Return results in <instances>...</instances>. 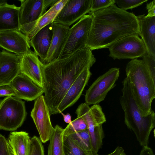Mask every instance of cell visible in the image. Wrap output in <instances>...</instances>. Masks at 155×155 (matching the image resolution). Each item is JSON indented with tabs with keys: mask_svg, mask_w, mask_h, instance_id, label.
<instances>
[{
	"mask_svg": "<svg viewBox=\"0 0 155 155\" xmlns=\"http://www.w3.org/2000/svg\"><path fill=\"white\" fill-rule=\"evenodd\" d=\"M92 51L86 47L67 57L43 64L42 89L50 115L58 113V106L71 85L83 71L95 63Z\"/></svg>",
	"mask_w": 155,
	"mask_h": 155,
	"instance_id": "cell-1",
	"label": "cell"
},
{
	"mask_svg": "<svg viewBox=\"0 0 155 155\" xmlns=\"http://www.w3.org/2000/svg\"><path fill=\"white\" fill-rule=\"evenodd\" d=\"M88 13L92 15V20L86 47L92 51L107 48L114 42L130 35H139L137 16L115 4Z\"/></svg>",
	"mask_w": 155,
	"mask_h": 155,
	"instance_id": "cell-2",
	"label": "cell"
},
{
	"mask_svg": "<svg viewBox=\"0 0 155 155\" xmlns=\"http://www.w3.org/2000/svg\"><path fill=\"white\" fill-rule=\"evenodd\" d=\"M122 83L120 102L124 112L125 124L134 132L141 146H147L150 133L155 126V113L152 110L149 115L143 116L134 100L128 79L126 77Z\"/></svg>",
	"mask_w": 155,
	"mask_h": 155,
	"instance_id": "cell-3",
	"label": "cell"
},
{
	"mask_svg": "<svg viewBox=\"0 0 155 155\" xmlns=\"http://www.w3.org/2000/svg\"><path fill=\"white\" fill-rule=\"evenodd\" d=\"M127 77L130 83L134 100L143 116L150 114L155 98V82L142 60H131L127 64Z\"/></svg>",
	"mask_w": 155,
	"mask_h": 155,
	"instance_id": "cell-4",
	"label": "cell"
},
{
	"mask_svg": "<svg viewBox=\"0 0 155 155\" xmlns=\"http://www.w3.org/2000/svg\"><path fill=\"white\" fill-rule=\"evenodd\" d=\"M77 117H81L85 121L89 135L92 150L97 153L101 148L104 135L103 124L106 119L101 107L93 105L91 107L85 103L81 104L76 110Z\"/></svg>",
	"mask_w": 155,
	"mask_h": 155,
	"instance_id": "cell-5",
	"label": "cell"
},
{
	"mask_svg": "<svg viewBox=\"0 0 155 155\" xmlns=\"http://www.w3.org/2000/svg\"><path fill=\"white\" fill-rule=\"evenodd\" d=\"M27 114L25 102L15 96L0 102V129L14 131L21 126Z\"/></svg>",
	"mask_w": 155,
	"mask_h": 155,
	"instance_id": "cell-6",
	"label": "cell"
},
{
	"mask_svg": "<svg viewBox=\"0 0 155 155\" xmlns=\"http://www.w3.org/2000/svg\"><path fill=\"white\" fill-rule=\"evenodd\" d=\"M92 20L91 15H86L70 28L68 38L58 58L67 57L87 47Z\"/></svg>",
	"mask_w": 155,
	"mask_h": 155,
	"instance_id": "cell-7",
	"label": "cell"
},
{
	"mask_svg": "<svg viewBox=\"0 0 155 155\" xmlns=\"http://www.w3.org/2000/svg\"><path fill=\"white\" fill-rule=\"evenodd\" d=\"M107 48L109 56L114 59H137L147 53L143 40L136 34L124 37L113 43Z\"/></svg>",
	"mask_w": 155,
	"mask_h": 155,
	"instance_id": "cell-8",
	"label": "cell"
},
{
	"mask_svg": "<svg viewBox=\"0 0 155 155\" xmlns=\"http://www.w3.org/2000/svg\"><path fill=\"white\" fill-rule=\"evenodd\" d=\"M19 21L21 31L26 35L33 24L54 5L57 0H21Z\"/></svg>",
	"mask_w": 155,
	"mask_h": 155,
	"instance_id": "cell-9",
	"label": "cell"
},
{
	"mask_svg": "<svg viewBox=\"0 0 155 155\" xmlns=\"http://www.w3.org/2000/svg\"><path fill=\"white\" fill-rule=\"evenodd\" d=\"M119 75V68L115 67L99 77L87 91L85 103L88 105H94L103 101L108 92L115 86Z\"/></svg>",
	"mask_w": 155,
	"mask_h": 155,
	"instance_id": "cell-10",
	"label": "cell"
},
{
	"mask_svg": "<svg viewBox=\"0 0 155 155\" xmlns=\"http://www.w3.org/2000/svg\"><path fill=\"white\" fill-rule=\"evenodd\" d=\"M32 117L42 143L49 140L54 128L51 122L49 110L44 96L41 95L35 100L31 112Z\"/></svg>",
	"mask_w": 155,
	"mask_h": 155,
	"instance_id": "cell-11",
	"label": "cell"
},
{
	"mask_svg": "<svg viewBox=\"0 0 155 155\" xmlns=\"http://www.w3.org/2000/svg\"><path fill=\"white\" fill-rule=\"evenodd\" d=\"M91 0H68L53 22L69 27L90 11Z\"/></svg>",
	"mask_w": 155,
	"mask_h": 155,
	"instance_id": "cell-12",
	"label": "cell"
},
{
	"mask_svg": "<svg viewBox=\"0 0 155 155\" xmlns=\"http://www.w3.org/2000/svg\"><path fill=\"white\" fill-rule=\"evenodd\" d=\"M0 47L20 56L30 50L26 35L16 30L0 31Z\"/></svg>",
	"mask_w": 155,
	"mask_h": 155,
	"instance_id": "cell-13",
	"label": "cell"
},
{
	"mask_svg": "<svg viewBox=\"0 0 155 155\" xmlns=\"http://www.w3.org/2000/svg\"><path fill=\"white\" fill-rule=\"evenodd\" d=\"M15 93V97L27 101L36 99L44 93L43 89L20 73L9 84Z\"/></svg>",
	"mask_w": 155,
	"mask_h": 155,
	"instance_id": "cell-14",
	"label": "cell"
},
{
	"mask_svg": "<svg viewBox=\"0 0 155 155\" xmlns=\"http://www.w3.org/2000/svg\"><path fill=\"white\" fill-rule=\"evenodd\" d=\"M20 57L4 50L0 51V86L9 84L20 73Z\"/></svg>",
	"mask_w": 155,
	"mask_h": 155,
	"instance_id": "cell-15",
	"label": "cell"
},
{
	"mask_svg": "<svg viewBox=\"0 0 155 155\" xmlns=\"http://www.w3.org/2000/svg\"><path fill=\"white\" fill-rule=\"evenodd\" d=\"M20 57V73L28 77L38 86L43 88L41 67L43 64L39 59L37 55L30 50Z\"/></svg>",
	"mask_w": 155,
	"mask_h": 155,
	"instance_id": "cell-16",
	"label": "cell"
},
{
	"mask_svg": "<svg viewBox=\"0 0 155 155\" xmlns=\"http://www.w3.org/2000/svg\"><path fill=\"white\" fill-rule=\"evenodd\" d=\"M90 68L83 71L71 85L58 106V113L72 106L79 99L91 74Z\"/></svg>",
	"mask_w": 155,
	"mask_h": 155,
	"instance_id": "cell-17",
	"label": "cell"
},
{
	"mask_svg": "<svg viewBox=\"0 0 155 155\" xmlns=\"http://www.w3.org/2000/svg\"><path fill=\"white\" fill-rule=\"evenodd\" d=\"M53 23L52 38L47 56L42 63L44 64L59 58L69 33V27Z\"/></svg>",
	"mask_w": 155,
	"mask_h": 155,
	"instance_id": "cell-18",
	"label": "cell"
},
{
	"mask_svg": "<svg viewBox=\"0 0 155 155\" xmlns=\"http://www.w3.org/2000/svg\"><path fill=\"white\" fill-rule=\"evenodd\" d=\"M53 24L51 23L42 28L29 41L30 46L40 57L42 63L47 56L51 42Z\"/></svg>",
	"mask_w": 155,
	"mask_h": 155,
	"instance_id": "cell-19",
	"label": "cell"
},
{
	"mask_svg": "<svg viewBox=\"0 0 155 155\" xmlns=\"http://www.w3.org/2000/svg\"><path fill=\"white\" fill-rule=\"evenodd\" d=\"M137 17L139 35L145 46L147 53L155 56V17H146L143 14Z\"/></svg>",
	"mask_w": 155,
	"mask_h": 155,
	"instance_id": "cell-20",
	"label": "cell"
},
{
	"mask_svg": "<svg viewBox=\"0 0 155 155\" xmlns=\"http://www.w3.org/2000/svg\"><path fill=\"white\" fill-rule=\"evenodd\" d=\"M19 7L7 2L0 5V31L12 30L21 31Z\"/></svg>",
	"mask_w": 155,
	"mask_h": 155,
	"instance_id": "cell-21",
	"label": "cell"
},
{
	"mask_svg": "<svg viewBox=\"0 0 155 155\" xmlns=\"http://www.w3.org/2000/svg\"><path fill=\"white\" fill-rule=\"evenodd\" d=\"M68 0H58L51 7L32 25L28 33L26 35L29 41L41 29L53 22L59 12Z\"/></svg>",
	"mask_w": 155,
	"mask_h": 155,
	"instance_id": "cell-22",
	"label": "cell"
},
{
	"mask_svg": "<svg viewBox=\"0 0 155 155\" xmlns=\"http://www.w3.org/2000/svg\"><path fill=\"white\" fill-rule=\"evenodd\" d=\"M31 138L25 131L10 133L8 142L15 155H28Z\"/></svg>",
	"mask_w": 155,
	"mask_h": 155,
	"instance_id": "cell-23",
	"label": "cell"
},
{
	"mask_svg": "<svg viewBox=\"0 0 155 155\" xmlns=\"http://www.w3.org/2000/svg\"><path fill=\"white\" fill-rule=\"evenodd\" d=\"M54 128V131L49 140L47 155H64V129L58 125H56Z\"/></svg>",
	"mask_w": 155,
	"mask_h": 155,
	"instance_id": "cell-24",
	"label": "cell"
},
{
	"mask_svg": "<svg viewBox=\"0 0 155 155\" xmlns=\"http://www.w3.org/2000/svg\"><path fill=\"white\" fill-rule=\"evenodd\" d=\"M67 136L69 137L78 146L85 151L89 153L92 151L87 129L71 134Z\"/></svg>",
	"mask_w": 155,
	"mask_h": 155,
	"instance_id": "cell-25",
	"label": "cell"
},
{
	"mask_svg": "<svg viewBox=\"0 0 155 155\" xmlns=\"http://www.w3.org/2000/svg\"><path fill=\"white\" fill-rule=\"evenodd\" d=\"M63 145L64 155H89L92 152L89 153L84 150L69 137L64 135Z\"/></svg>",
	"mask_w": 155,
	"mask_h": 155,
	"instance_id": "cell-26",
	"label": "cell"
},
{
	"mask_svg": "<svg viewBox=\"0 0 155 155\" xmlns=\"http://www.w3.org/2000/svg\"><path fill=\"white\" fill-rule=\"evenodd\" d=\"M87 129V126L84 120L81 117H77L64 129V134L67 136Z\"/></svg>",
	"mask_w": 155,
	"mask_h": 155,
	"instance_id": "cell-27",
	"label": "cell"
},
{
	"mask_svg": "<svg viewBox=\"0 0 155 155\" xmlns=\"http://www.w3.org/2000/svg\"><path fill=\"white\" fill-rule=\"evenodd\" d=\"M42 142L40 138L34 136L31 138L28 155H45V151Z\"/></svg>",
	"mask_w": 155,
	"mask_h": 155,
	"instance_id": "cell-28",
	"label": "cell"
},
{
	"mask_svg": "<svg viewBox=\"0 0 155 155\" xmlns=\"http://www.w3.org/2000/svg\"><path fill=\"white\" fill-rule=\"evenodd\" d=\"M142 60L153 81L155 82V56L147 53Z\"/></svg>",
	"mask_w": 155,
	"mask_h": 155,
	"instance_id": "cell-29",
	"label": "cell"
},
{
	"mask_svg": "<svg viewBox=\"0 0 155 155\" xmlns=\"http://www.w3.org/2000/svg\"><path fill=\"white\" fill-rule=\"evenodd\" d=\"M148 0H115L119 8L123 10L132 9L141 5Z\"/></svg>",
	"mask_w": 155,
	"mask_h": 155,
	"instance_id": "cell-30",
	"label": "cell"
},
{
	"mask_svg": "<svg viewBox=\"0 0 155 155\" xmlns=\"http://www.w3.org/2000/svg\"><path fill=\"white\" fill-rule=\"evenodd\" d=\"M115 3V0H91L90 12L106 8Z\"/></svg>",
	"mask_w": 155,
	"mask_h": 155,
	"instance_id": "cell-31",
	"label": "cell"
},
{
	"mask_svg": "<svg viewBox=\"0 0 155 155\" xmlns=\"http://www.w3.org/2000/svg\"><path fill=\"white\" fill-rule=\"evenodd\" d=\"M0 155H11L8 140L0 134Z\"/></svg>",
	"mask_w": 155,
	"mask_h": 155,
	"instance_id": "cell-32",
	"label": "cell"
},
{
	"mask_svg": "<svg viewBox=\"0 0 155 155\" xmlns=\"http://www.w3.org/2000/svg\"><path fill=\"white\" fill-rule=\"evenodd\" d=\"M15 91L9 84L0 86V97L3 96H15Z\"/></svg>",
	"mask_w": 155,
	"mask_h": 155,
	"instance_id": "cell-33",
	"label": "cell"
},
{
	"mask_svg": "<svg viewBox=\"0 0 155 155\" xmlns=\"http://www.w3.org/2000/svg\"><path fill=\"white\" fill-rule=\"evenodd\" d=\"M146 8L148 10V14L146 17H155V0H153L147 3Z\"/></svg>",
	"mask_w": 155,
	"mask_h": 155,
	"instance_id": "cell-34",
	"label": "cell"
},
{
	"mask_svg": "<svg viewBox=\"0 0 155 155\" xmlns=\"http://www.w3.org/2000/svg\"><path fill=\"white\" fill-rule=\"evenodd\" d=\"M124 151V149L121 147L118 146L112 153L106 155H120ZM89 155H100L93 152L91 153Z\"/></svg>",
	"mask_w": 155,
	"mask_h": 155,
	"instance_id": "cell-35",
	"label": "cell"
},
{
	"mask_svg": "<svg viewBox=\"0 0 155 155\" xmlns=\"http://www.w3.org/2000/svg\"><path fill=\"white\" fill-rule=\"evenodd\" d=\"M139 155H154L152 149L148 146L142 147Z\"/></svg>",
	"mask_w": 155,
	"mask_h": 155,
	"instance_id": "cell-36",
	"label": "cell"
},
{
	"mask_svg": "<svg viewBox=\"0 0 155 155\" xmlns=\"http://www.w3.org/2000/svg\"><path fill=\"white\" fill-rule=\"evenodd\" d=\"M62 115L64 121L68 124H69L71 122V116L69 113H67L66 114H64L63 113H61Z\"/></svg>",
	"mask_w": 155,
	"mask_h": 155,
	"instance_id": "cell-37",
	"label": "cell"
},
{
	"mask_svg": "<svg viewBox=\"0 0 155 155\" xmlns=\"http://www.w3.org/2000/svg\"><path fill=\"white\" fill-rule=\"evenodd\" d=\"M9 148H10V153L11 155H15L14 154V153H13L10 146H9Z\"/></svg>",
	"mask_w": 155,
	"mask_h": 155,
	"instance_id": "cell-38",
	"label": "cell"
},
{
	"mask_svg": "<svg viewBox=\"0 0 155 155\" xmlns=\"http://www.w3.org/2000/svg\"><path fill=\"white\" fill-rule=\"evenodd\" d=\"M7 1L5 0H0V5L5 2H6Z\"/></svg>",
	"mask_w": 155,
	"mask_h": 155,
	"instance_id": "cell-39",
	"label": "cell"
},
{
	"mask_svg": "<svg viewBox=\"0 0 155 155\" xmlns=\"http://www.w3.org/2000/svg\"><path fill=\"white\" fill-rule=\"evenodd\" d=\"M120 155H127L124 151L122 153H121Z\"/></svg>",
	"mask_w": 155,
	"mask_h": 155,
	"instance_id": "cell-40",
	"label": "cell"
}]
</instances>
